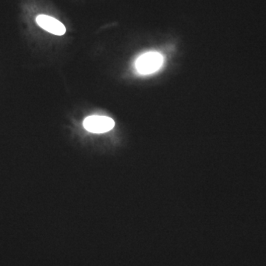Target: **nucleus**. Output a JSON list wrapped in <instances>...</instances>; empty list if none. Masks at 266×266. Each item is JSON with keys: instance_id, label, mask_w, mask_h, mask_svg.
Segmentation results:
<instances>
[{"instance_id": "f03ea898", "label": "nucleus", "mask_w": 266, "mask_h": 266, "mask_svg": "<svg viewBox=\"0 0 266 266\" xmlns=\"http://www.w3.org/2000/svg\"><path fill=\"white\" fill-rule=\"evenodd\" d=\"M84 127L93 133H105L114 127L115 122L111 118L107 116H92L86 118Z\"/></svg>"}, {"instance_id": "7ed1b4c3", "label": "nucleus", "mask_w": 266, "mask_h": 266, "mask_svg": "<svg viewBox=\"0 0 266 266\" xmlns=\"http://www.w3.org/2000/svg\"><path fill=\"white\" fill-rule=\"evenodd\" d=\"M37 24L45 31L54 35H64L66 32L64 25L56 19L47 15H39L37 17Z\"/></svg>"}, {"instance_id": "f257e3e1", "label": "nucleus", "mask_w": 266, "mask_h": 266, "mask_svg": "<svg viewBox=\"0 0 266 266\" xmlns=\"http://www.w3.org/2000/svg\"><path fill=\"white\" fill-rule=\"evenodd\" d=\"M163 64V57L156 51L147 52L135 61V69L141 75H150L160 70Z\"/></svg>"}]
</instances>
